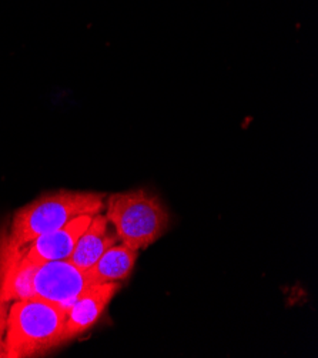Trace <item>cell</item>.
<instances>
[{
  "mask_svg": "<svg viewBox=\"0 0 318 358\" xmlns=\"http://www.w3.org/2000/svg\"><path fill=\"white\" fill-rule=\"evenodd\" d=\"M104 208L100 193L59 190L34 199L13 214L10 244L23 248L38 237L57 230L80 216H94Z\"/></svg>",
  "mask_w": 318,
  "mask_h": 358,
  "instance_id": "obj_2",
  "label": "cell"
},
{
  "mask_svg": "<svg viewBox=\"0 0 318 358\" xmlns=\"http://www.w3.org/2000/svg\"><path fill=\"white\" fill-rule=\"evenodd\" d=\"M6 299L3 297V294L0 293V357H2V347H3V341H2V336L6 327V317H8V311H6Z\"/></svg>",
  "mask_w": 318,
  "mask_h": 358,
  "instance_id": "obj_9",
  "label": "cell"
},
{
  "mask_svg": "<svg viewBox=\"0 0 318 358\" xmlns=\"http://www.w3.org/2000/svg\"><path fill=\"white\" fill-rule=\"evenodd\" d=\"M93 216H80L70 220L63 227L46 233L33 240L26 250V257L34 264H43L48 262L67 260L73 253L75 245L87 229Z\"/></svg>",
  "mask_w": 318,
  "mask_h": 358,
  "instance_id": "obj_6",
  "label": "cell"
},
{
  "mask_svg": "<svg viewBox=\"0 0 318 358\" xmlns=\"http://www.w3.org/2000/svg\"><path fill=\"white\" fill-rule=\"evenodd\" d=\"M117 240L116 230L110 229L108 217L100 213L94 214L67 260L83 270H89Z\"/></svg>",
  "mask_w": 318,
  "mask_h": 358,
  "instance_id": "obj_7",
  "label": "cell"
},
{
  "mask_svg": "<svg viewBox=\"0 0 318 358\" xmlns=\"http://www.w3.org/2000/svg\"><path fill=\"white\" fill-rule=\"evenodd\" d=\"M106 217L122 244L145 250L167 230L170 216L157 196L143 189L112 194L106 201Z\"/></svg>",
  "mask_w": 318,
  "mask_h": 358,
  "instance_id": "obj_3",
  "label": "cell"
},
{
  "mask_svg": "<svg viewBox=\"0 0 318 358\" xmlns=\"http://www.w3.org/2000/svg\"><path fill=\"white\" fill-rule=\"evenodd\" d=\"M119 289V282H101L87 287L66 310L64 340H72L92 329Z\"/></svg>",
  "mask_w": 318,
  "mask_h": 358,
  "instance_id": "obj_5",
  "label": "cell"
},
{
  "mask_svg": "<svg viewBox=\"0 0 318 358\" xmlns=\"http://www.w3.org/2000/svg\"><path fill=\"white\" fill-rule=\"evenodd\" d=\"M136 250L124 244H115L106 250L96 264L89 268V273L96 284L123 281L131 274L138 256Z\"/></svg>",
  "mask_w": 318,
  "mask_h": 358,
  "instance_id": "obj_8",
  "label": "cell"
},
{
  "mask_svg": "<svg viewBox=\"0 0 318 358\" xmlns=\"http://www.w3.org/2000/svg\"><path fill=\"white\" fill-rule=\"evenodd\" d=\"M96 281L89 270H83L68 260L48 262L38 264L34 271L31 299L67 310Z\"/></svg>",
  "mask_w": 318,
  "mask_h": 358,
  "instance_id": "obj_4",
  "label": "cell"
},
{
  "mask_svg": "<svg viewBox=\"0 0 318 358\" xmlns=\"http://www.w3.org/2000/svg\"><path fill=\"white\" fill-rule=\"evenodd\" d=\"M66 310L41 300H16L8 310L2 357L43 354L64 340Z\"/></svg>",
  "mask_w": 318,
  "mask_h": 358,
  "instance_id": "obj_1",
  "label": "cell"
}]
</instances>
